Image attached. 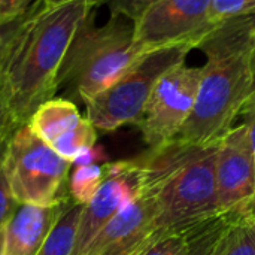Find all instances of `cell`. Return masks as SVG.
Wrapping results in <instances>:
<instances>
[{"instance_id":"6","label":"cell","mask_w":255,"mask_h":255,"mask_svg":"<svg viewBox=\"0 0 255 255\" xmlns=\"http://www.w3.org/2000/svg\"><path fill=\"white\" fill-rule=\"evenodd\" d=\"M3 169L19 205L48 206L70 196L64 193V187L72 163L39 139L28 124L10 134Z\"/></svg>"},{"instance_id":"18","label":"cell","mask_w":255,"mask_h":255,"mask_svg":"<svg viewBox=\"0 0 255 255\" xmlns=\"http://www.w3.org/2000/svg\"><path fill=\"white\" fill-rule=\"evenodd\" d=\"M97 140V130L90 123L87 117L82 118V121L64 137L58 139L51 145V148L64 160L73 161L81 152L96 145Z\"/></svg>"},{"instance_id":"20","label":"cell","mask_w":255,"mask_h":255,"mask_svg":"<svg viewBox=\"0 0 255 255\" xmlns=\"http://www.w3.org/2000/svg\"><path fill=\"white\" fill-rule=\"evenodd\" d=\"M34 9H36V3L31 6V9L28 12H25L24 15L15 18V19H10V21H6L3 24H0V70L1 67L4 66L10 51L13 49L18 37L21 36L22 30L25 28V25L28 24L31 15L34 13Z\"/></svg>"},{"instance_id":"15","label":"cell","mask_w":255,"mask_h":255,"mask_svg":"<svg viewBox=\"0 0 255 255\" xmlns=\"http://www.w3.org/2000/svg\"><path fill=\"white\" fill-rule=\"evenodd\" d=\"M239 214L220 212L218 215L209 218L197 230L191 241L187 255H221L227 244L230 229Z\"/></svg>"},{"instance_id":"12","label":"cell","mask_w":255,"mask_h":255,"mask_svg":"<svg viewBox=\"0 0 255 255\" xmlns=\"http://www.w3.org/2000/svg\"><path fill=\"white\" fill-rule=\"evenodd\" d=\"M70 202L67 196L48 206L19 205L4 227V255H36Z\"/></svg>"},{"instance_id":"13","label":"cell","mask_w":255,"mask_h":255,"mask_svg":"<svg viewBox=\"0 0 255 255\" xmlns=\"http://www.w3.org/2000/svg\"><path fill=\"white\" fill-rule=\"evenodd\" d=\"M82 118L73 102L54 97L40 105L27 124L39 139L51 146L54 142L69 134Z\"/></svg>"},{"instance_id":"10","label":"cell","mask_w":255,"mask_h":255,"mask_svg":"<svg viewBox=\"0 0 255 255\" xmlns=\"http://www.w3.org/2000/svg\"><path fill=\"white\" fill-rule=\"evenodd\" d=\"M215 179L221 212L255 214V154L245 123L218 140Z\"/></svg>"},{"instance_id":"19","label":"cell","mask_w":255,"mask_h":255,"mask_svg":"<svg viewBox=\"0 0 255 255\" xmlns=\"http://www.w3.org/2000/svg\"><path fill=\"white\" fill-rule=\"evenodd\" d=\"M221 255H255V214L236 218Z\"/></svg>"},{"instance_id":"28","label":"cell","mask_w":255,"mask_h":255,"mask_svg":"<svg viewBox=\"0 0 255 255\" xmlns=\"http://www.w3.org/2000/svg\"><path fill=\"white\" fill-rule=\"evenodd\" d=\"M10 136H6L4 139L0 140V164L3 163V158H4V152H6V145H7V140H9Z\"/></svg>"},{"instance_id":"23","label":"cell","mask_w":255,"mask_h":255,"mask_svg":"<svg viewBox=\"0 0 255 255\" xmlns=\"http://www.w3.org/2000/svg\"><path fill=\"white\" fill-rule=\"evenodd\" d=\"M151 1L152 0H106L105 4L108 6L111 15H121L130 21H134Z\"/></svg>"},{"instance_id":"3","label":"cell","mask_w":255,"mask_h":255,"mask_svg":"<svg viewBox=\"0 0 255 255\" xmlns=\"http://www.w3.org/2000/svg\"><path fill=\"white\" fill-rule=\"evenodd\" d=\"M217 154L218 142L184 146L173 140L143 155L158 182V211L154 232L145 245L167 232L200 224L221 212L215 179Z\"/></svg>"},{"instance_id":"27","label":"cell","mask_w":255,"mask_h":255,"mask_svg":"<svg viewBox=\"0 0 255 255\" xmlns=\"http://www.w3.org/2000/svg\"><path fill=\"white\" fill-rule=\"evenodd\" d=\"M40 1L46 7H54V6H60V4H64V3H69V1H73V0H40ZM90 1H93L97 6H102V4H105L106 0H90Z\"/></svg>"},{"instance_id":"5","label":"cell","mask_w":255,"mask_h":255,"mask_svg":"<svg viewBox=\"0 0 255 255\" xmlns=\"http://www.w3.org/2000/svg\"><path fill=\"white\" fill-rule=\"evenodd\" d=\"M193 48L170 46L142 55L118 81L85 100L87 118L100 131L137 124L158 79L172 67L187 63Z\"/></svg>"},{"instance_id":"9","label":"cell","mask_w":255,"mask_h":255,"mask_svg":"<svg viewBox=\"0 0 255 255\" xmlns=\"http://www.w3.org/2000/svg\"><path fill=\"white\" fill-rule=\"evenodd\" d=\"M103 167V182L82 209L73 255H84L96 235L148 184V166L142 155L133 160L108 161Z\"/></svg>"},{"instance_id":"22","label":"cell","mask_w":255,"mask_h":255,"mask_svg":"<svg viewBox=\"0 0 255 255\" xmlns=\"http://www.w3.org/2000/svg\"><path fill=\"white\" fill-rule=\"evenodd\" d=\"M19 208V203L15 200L6 172L3 169V163L0 164V230L6 227L9 220L13 217L16 209Z\"/></svg>"},{"instance_id":"21","label":"cell","mask_w":255,"mask_h":255,"mask_svg":"<svg viewBox=\"0 0 255 255\" xmlns=\"http://www.w3.org/2000/svg\"><path fill=\"white\" fill-rule=\"evenodd\" d=\"M211 15L215 22L236 16H255V0H212Z\"/></svg>"},{"instance_id":"31","label":"cell","mask_w":255,"mask_h":255,"mask_svg":"<svg viewBox=\"0 0 255 255\" xmlns=\"http://www.w3.org/2000/svg\"><path fill=\"white\" fill-rule=\"evenodd\" d=\"M0 24H1V22H0Z\"/></svg>"},{"instance_id":"14","label":"cell","mask_w":255,"mask_h":255,"mask_svg":"<svg viewBox=\"0 0 255 255\" xmlns=\"http://www.w3.org/2000/svg\"><path fill=\"white\" fill-rule=\"evenodd\" d=\"M82 209L84 205H78L72 200L36 255H73Z\"/></svg>"},{"instance_id":"25","label":"cell","mask_w":255,"mask_h":255,"mask_svg":"<svg viewBox=\"0 0 255 255\" xmlns=\"http://www.w3.org/2000/svg\"><path fill=\"white\" fill-rule=\"evenodd\" d=\"M108 157L103 151L102 146H91L88 149H85L84 152H81L73 161H72V167H81V166H91V164H99L100 161H106Z\"/></svg>"},{"instance_id":"7","label":"cell","mask_w":255,"mask_h":255,"mask_svg":"<svg viewBox=\"0 0 255 255\" xmlns=\"http://www.w3.org/2000/svg\"><path fill=\"white\" fill-rule=\"evenodd\" d=\"M211 9L212 0H152L133 21L137 49L145 55L170 46L199 48L221 22Z\"/></svg>"},{"instance_id":"2","label":"cell","mask_w":255,"mask_h":255,"mask_svg":"<svg viewBox=\"0 0 255 255\" xmlns=\"http://www.w3.org/2000/svg\"><path fill=\"white\" fill-rule=\"evenodd\" d=\"M197 49L206 63L193 112L175 139L184 146L217 143L242 114L255 85V16L223 19Z\"/></svg>"},{"instance_id":"1","label":"cell","mask_w":255,"mask_h":255,"mask_svg":"<svg viewBox=\"0 0 255 255\" xmlns=\"http://www.w3.org/2000/svg\"><path fill=\"white\" fill-rule=\"evenodd\" d=\"M99 6L73 0L36 9L0 70V124L15 131L36 109L54 99L66 54L85 21Z\"/></svg>"},{"instance_id":"30","label":"cell","mask_w":255,"mask_h":255,"mask_svg":"<svg viewBox=\"0 0 255 255\" xmlns=\"http://www.w3.org/2000/svg\"><path fill=\"white\" fill-rule=\"evenodd\" d=\"M0 255H4V229L0 230Z\"/></svg>"},{"instance_id":"24","label":"cell","mask_w":255,"mask_h":255,"mask_svg":"<svg viewBox=\"0 0 255 255\" xmlns=\"http://www.w3.org/2000/svg\"><path fill=\"white\" fill-rule=\"evenodd\" d=\"M36 0H0V22L15 19L31 9Z\"/></svg>"},{"instance_id":"29","label":"cell","mask_w":255,"mask_h":255,"mask_svg":"<svg viewBox=\"0 0 255 255\" xmlns=\"http://www.w3.org/2000/svg\"><path fill=\"white\" fill-rule=\"evenodd\" d=\"M12 133H13L12 130H9V128H7V127H4L3 124H0V140H1V139H4L6 136H10Z\"/></svg>"},{"instance_id":"8","label":"cell","mask_w":255,"mask_h":255,"mask_svg":"<svg viewBox=\"0 0 255 255\" xmlns=\"http://www.w3.org/2000/svg\"><path fill=\"white\" fill-rule=\"evenodd\" d=\"M200 78L202 67L182 63L158 79L137 123L149 151H160L178 137L193 112Z\"/></svg>"},{"instance_id":"4","label":"cell","mask_w":255,"mask_h":255,"mask_svg":"<svg viewBox=\"0 0 255 255\" xmlns=\"http://www.w3.org/2000/svg\"><path fill=\"white\" fill-rule=\"evenodd\" d=\"M94 18L96 13L75 36L60 72V88L82 102L111 87L142 57L134 42L133 21L111 15L97 27Z\"/></svg>"},{"instance_id":"17","label":"cell","mask_w":255,"mask_h":255,"mask_svg":"<svg viewBox=\"0 0 255 255\" xmlns=\"http://www.w3.org/2000/svg\"><path fill=\"white\" fill-rule=\"evenodd\" d=\"M105 178V167L99 164L72 167L69 176V194L78 205H87L97 193Z\"/></svg>"},{"instance_id":"26","label":"cell","mask_w":255,"mask_h":255,"mask_svg":"<svg viewBox=\"0 0 255 255\" xmlns=\"http://www.w3.org/2000/svg\"><path fill=\"white\" fill-rule=\"evenodd\" d=\"M241 115H244V123L247 124V127L250 130V137H251V143H253L255 154V85Z\"/></svg>"},{"instance_id":"16","label":"cell","mask_w":255,"mask_h":255,"mask_svg":"<svg viewBox=\"0 0 255 255\" xmlns=\"http://www.w3.org/2000/svg\"><path fill=\"white\" fill-rule=\"evenodd\" d=\"M203 223L167 232L158 236L155 241L143 245L131 255H187L193 238L196 236L197 230L202 227Z\"/></svg>"},{"instance_id":"11","label":"cell","mask_w":255,"mask_h":255,"mask_svg":"<svg viewBox=\"0 0 255 255\" xmlns=\"http://www.w3.org/2000/svg\"><path fill=\"white\" fill-rule=\"evenodd\" d=\"M146 166L148 184L145 190L96 235L84 255H131L151 238L158 211V182L148 163Z\"/></svg>"}]
</instances>
